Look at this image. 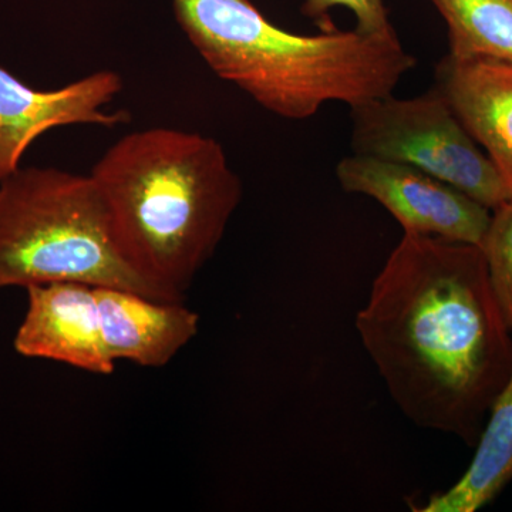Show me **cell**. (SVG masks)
Here are the masks:
<instances>
[{"label":"cell","instance_id":"1","mask_svg":"<svg viewBox=\"0 0 512 512\" xmlns=\"http://www.w3.org/2000/svg\"><path fill=\"white\" fill-rule=\"evenodd\" d=\"M356 329L407 419L476 446L512 372L481 247L404 232Z\"/></svg>","mask_w":512,"mask_h":512},{"label":"cell","instance_id":"2","mask_svg":"<svg viewBox=\"0 0 512 512\" xmlns=\"http://www.w3.org/2000/svg\"><path fill=\"white\" fill-rule=\"evenodd\" d=\"M90 177L128 264L184 301L242 200L221 144L180 128H143L107 148Z\"/></svg>","mask_w":512,"mask_h":512},{"label":"cell","instance_id":"3","mask_svg":"<svg viewBox=\"0 0 512 512\" xmlns=\"http://www.w3.org/2000/svg\"><path fill=\"white\" fill-rule=\"evenodd\" d=\"M175 18L208 67L282 119H311L329 101L390 96L417 59L397 33L296 35L251 0H173Z\"/></svg>","mask_w":512,"mask_h":512},{"label":"cell","instance_id":"4","mask_svg":"<svg viewBox=\"0 0 512 512\" xmlns=\"http://www.w3.org/2000/svg\"><path fill=\"white\" fill-rule=\"evenodd\" d=\"M53 282L178 301L138 274L121 254L90 174L19 168L0 181V291Z\"/></svg>","mask_w":512,"mask_h":512},{"label":"cell","instance_id":"5","mask_svg":"<svg viewBox=\"0 0 512 512\" xmlns=\"http://www.w3.org/2000/svg\"><path fill=\"white\" fill-rule=\"evenodd\" d=\"M350 119L355 156L412 165L491 211L512 200L490 158L436 86L413 99L390 94L357 104L350 107Z\"/></svg>","mask_w":512,"mask_h":512},{"label":"cell","instance_id":"6","mask_svg":"<svg viewBox=\"0 0 512 512\" xmlns=\"http://www.w3.org/2000/svg\"><path fill=\"white\" fill-rule=\"evenodd\" d=\"M336 177L346 192L380 202L404 232L483 244L491 210L412 165L353 154L340 161Z\"/></svg>","mask_w":512,"mask_h":512},{"label":"cell","instance_id":"7","mask_svg":"<svg viewBox=\"0 0 512 512\" xmlns=\"http://www.w3.org/2000/svg\"><path fill=\"white\" fill-rule=\"evenodd\" d=\"M123 87L119 73L99 70L60 89L36 90L0 67V181L19 170L26 150L53 128L127 123L126 111L106 110Z\"/></svg>","mask_w":512,"mask_h":512},{"label":"cell","instance_id":"8","mask_svg":"<svg viewBox=\"0 0 512 512\" xmlns=\"http://www.w3.org/2000/svg\"><path fill=\"white\" fill-rule=\"evenodd\" d=\"M13 348L20 356L53 360L93 375L116 370L104 345L96 286L79 282L33 285Z\"/></svg>","mask_w":512,"mask_h":512},{"label":"cell","instance_id":"9","mask_svg":"<svg viewBox=\"0 0 512 512\" xmlns=\"http://www.w3.org/2000/svg\"><path fill=\"white\" fill-rule=\"evenodd\" d=\"M433 86L484 148L512 197V63L447 55L437 63Z\"/></svg>","mask_w":512,"mask_h":512},{"label":"cell","instance_id":"10","mask_svg":"<svg viewBox=\"0 0 512 512\" xmlns=\"http://www.w3.org/2000/svg\"><path fill=\"white\" fill-rule=\"evenodd\" d=\"M104 345L114 362L167 366L200 330L184 301H160L121 288H96Z\"/></svg>","mask_w":512,"mask_h":512},{"label":"cell","instance_id":"11","mask_svg":"<svg viewBox=\"0 0 512 512\" xmlns=\"http://www.w3.org/2000/svg\"><path fill=\"white\" fill-rule=\"evenodd\" d=\"M477 451L464 476L446 493L431 495L419 512H476L512 480V372L495 399Z\"/></svg>","mask_w":512,"mask_h":512},{"label":"cell","instance_id":"12","mask_svg":"<svg viewBox=\"0 0 512 512\" xmlns=\"http://www.w3.org/2000/svg\"><path fill=\"white\" fill-rule=\"evenodd\" d=\"M448 26V55L512 63V0H431Z\"/></svg>","mask_w":512,"mask_h":512},{"label":"cell","instance_id":"13","mask_svg":"<svg viewBox=\"0 0 512 512\" xmlns=\"http://www.w3.org/2000/svg\"><path fill=\"white\" fill-rule=\"evenodd\" d=\"M480 247L495 301L512 332V200L493 210Z\"/></svg>","mask_w":512,"mask_h":512},{"label":"cell","instance_id":"14","mask_svg":"<svg viewBox=\"0 0 512 512\" xmlns=\"http://www.w3.org/2000/svg\"><path fill=\"white\" fill-rule=\"evenodd\" d=\"M336 6H343L355 13L357 32L375 36L396 33L383 0H305L302 13L306 18L312 19L322 32H335L338 29L330 19L329 12Z\"/></svg>","mask_w":512,"mask_h":512}]
</instances>
